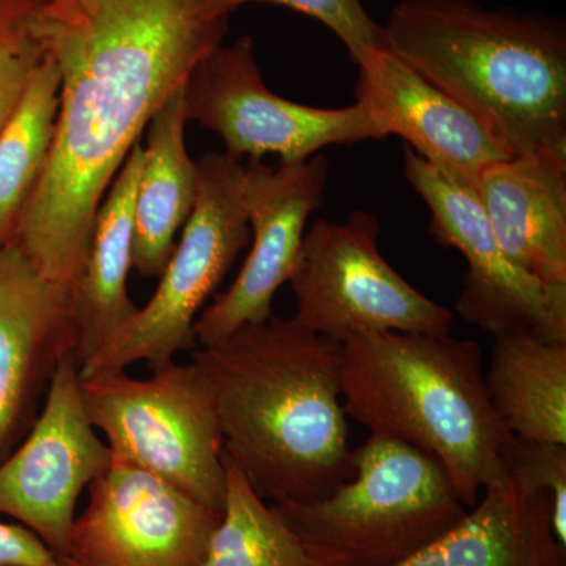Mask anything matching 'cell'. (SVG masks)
<instances>
[{
	"mask_svg": "<svg viewBox=\"0 0 566 566\" xmlns=\"http://www.w3.org/2000/svg\"><path fill=\"white\" fill-rule=\"evenodd\" d=\"M227 31L229 17L208 0L41 6L32 33L61 74V104L50 156L11 241L52 285L73 292L115 175Z\"/></svg>",
	"mask_w": 566,
	"mask_h": 566,
	"instance_id": "obj_1",
	"label": "cell"
},
{
	"mask_svg": "<svg viewBox=\"0 0 566 566\" xmlns=\"http://www.w3.org/2000/svg\"><path fill=\"white\" fill-rule=\"evenodd\" d=\"M191 359L214 395L223 452L264 501H315L353 479L342 344L271 316Z\"/></svg>",
	"mask_w": 566,
	"mask_h": 566,
	"instance_id": "obj_2",
	"label": "cell"
},
{
	"mask_svg": "<svg viewBox=\"0 0 566 566\" xmlns=\"http://www.w3.org/2000/svg\"><path fill=\"white\" fill-rule=\"evenodd\" d=\"M385 46L493 129L513 156L566 150V29L538 11L401 0Z\"/></svg>",
	"mask_w": 566,
	"mask_h": 566,
	"instance_id": "obj_3",
	"label": "cell"
},
{
	"mask_svg": "<svg viewBox=\"0 0 566 566\" xmlns=\"http://www.w3.org/2000/svg\"><path fill=\"white\" fill-rule=\"evenodd\" d=\"M346 416L427 453L464 505L505 475L513 439L491 403L480 345L450 333H363L342 342Z\"/></svg>",
	"mask_w": 566,
	"mask_h": 566,
	"instance_id": "obj_4",
	"label": "cell"
},
{
	"mask_svg": "<svg viewBox=\"0 0 566 566\" xmlns=\"http://www.w3.org/2000/svg\"><path fill=\"white\" fill-rule=\"evenodd\" d=\"M354 475L322 499L273 502L314 566H400L457 526L468 506L415 447L370 434Z\"/></svg>",
	"mask_w": 566,
	"mask_h": 566,
	"instance_id": "obj_5",
	"label": "cell"
},
{
	"mask_svg": "<svg viewBox=\"0 0 566 566\" xmlns=\"http://www.w3.org/2000/svg\"><path fill=\"white\" fill-rule=\"evenodd\" d=\"M82 379L88 419L112 453L222 512L223 436L207 376L170 360L139 379L126 370Z\"/></svg>",
	"mask_w": 566,
	"mask_h": 566,
	"instance_id": "obj_6",
	"label": "cell"
},
{
	"mask_svg": "<svg viewBox=\"0 0 566 566\" xmlns=\"http://www.w3.org/2000/svg\"><path fill=\"white\" fill-rule=\"evenodd\" d=\"M197 166L196 205L159 275L158 289L81 365V378L123 371L140 360L155 370L175 360L178 352L197 346L193 324L251 238L240 159L210 153Z\"/></svg>",
	"mask_w": 566,
	"mask_h": 566,
	"instance_id": "obj_7",
	"label": "cell"
},
{
	"mask_svg": "<svg viewBox=\"0 0 566 566\" xmlns=\"http://www.w3.org/2000/svg\"><path fill=\"white\" fill-rule=\"evenodd\" d=\"M379 237L381 223L365 211L312 223L289 281L294 322L338 344L363 333H450L453 312L390 266Z\"/></svg>",
	"mask_w": 566,
	"mask_h": 566,
	"instance_id": "obj_8",
	"label": "cell"
},
{
	"mask_svg": "<svg viewBox=\"0 0 566 566\" xmlns=\"http://www.w3.org/2000/svg\"><path fill=\"white\" fill-rule=\"evenodd\" d=\"M188 120L221 137L234 159L277 155L282 164L307 161L331 145L386 139L364 103L338 109L304 106L266 87L249 35L216 48L185 85Z\"/></svg>",
	"mask_w": 566,
	"mask_h": 566,
	"instance_id": "obj_9",
	"label": "cell"
},
{
	"mask_svg": "<svg viewBox=\"0 0 566 566\" xmlns=\"http://www.w3.org/2000/svg\"><path fill=\"white\" fill-rule=\"evenodd\" d=\"M112 450L88 419L76 353L59 360L31 430L0 463V513L59 558L69 554L82 491L109 468Z\"/></svg>",
	"mask_w": 566,
	"mask_h": 566,
	"instance_id": "obj_10",
	"label": "cell"
},
{
	"mask_svg": "<svg viewBox=\"0 0 566 566\" xmlns=\"http://www.w3.org/2000/svg\"><path fill=\"white\" fill-rule=\"evenodd\" d=\"M405 174L430 208L434 240L457 249L468 262L457 301L461 318L493 335L527 331L566 342V290L543 285L506 256L474 189L439 172L408 147Z\"/></svg>",
	"mask_w": 566,
	"mask_h": 566,
	"instance_id": "obj_11",
	"label": "cell"
},
{
	"mask_svg": "<svg viewBox=\"0 0 566 566\" xmlns=\"http://www.w3.org/2000/svg\"><path fill=\"white\" fill-rule=\"evenodd\" d=\"M87 490L66 557L84 566H202L222 512L115 453Z\"/></svg>",
	"mask_w": 566,
	"mask_h": 566,
	"instance_id": "obj_12",
	"label": "cell"
},
{
	"mask_svg": "<svg viewBox=\"0 0 566 566\" xmlns=\"http://www.w3.org/2000/svg\"><path fill=\"white\" fill-rule=\"evenodd\" d=\"M329 163L322 155L307 161L266 167L244 166V205L252 248L230 289L200 312L193 324L199 346L218 344L251 324L273 316L275 293L289 283L300 255L307 221L322 207Z\"/></svg>",
	"mask_w": 566,
	"mask_h": 566,
	"instance_id": "obj_13",
	"label": "cell"
},
{
	"mask_svg": "<svg viewBox=\"0 0 566 566\" xmlns=\"http://www.w3.org/2000/svg\"><path fill=\"white\" fill-rule=\"evenodd\" d=\"M76 353L71 293L41 275L20 244L0 248V463L36 419L59 360Z\"/></svg>",
	"mask_w": 566,
	"mask_h": 566,
	"instance_id": "obj_14",
	"label": "cell"
},
{
	"mask_svg": "<svg viewBox=\"0 0 566 566\" xmlns=\"http://www.w3.org/2000/svg\"><path fill=\"white\" fill-rule=\"evenodd\" d=\"M356 65V102L367 106L382 134L408 142L453 181L474 189L486 169L512 158L493 129L386 46L367 52Z\"/></svg>",
	"mask_w": 566,
	"mask_h": 566,
	"instance_id": "obj_15",
	"label": "cell"
},
{
	"mask_svg": "<svg viewBox=\"0 0 566 566\" xmlns=\"http://www.w3.org/2000/svg\"><path fill=\"white\" fill-rule=\"evenodd\" d=\"M474 192L506 256L566 290V150L512 156L480 175Z\"/></svg>",
	"mask_w": 566,
	"mask_h": 566,
	"instance_id": "obj_16",
	"label": "cell"
},
{
	"mask_svg": "<svg viewBox=\"0 0 566 566\" xmlns=\"http://www.w3.org/2000/svg\"><path fill=\"white\" fill-rule=\"evenodd\" d=\"M505 465V475L483 490L457 526L400 566H566L551 495L526 472Z\"/></svg>",
	"mask_w": 566,
	"mask_h": 566,
	"instance_id": "obj_17",
	"label": "cell"
},
{
	"mask_svg": "<svg viewBox=\"0 0 566 566\" xmlns=\"http://www.w3.org/2000/svg\"><path fill=\"white\" fill-rule=\"evenodd\" d=\"M142 164L144 147L137 142L96 211L87 255L71 292L80 365L137 312L129 297L128 277L133 268L134 200Z\"/></svg>",
	"mask_w": 566,
	"mask_h": 566,
	"instance_id": "obj_18",
	"label": "cell"
},
{
	"mask_svg": "<svg viewBox=\"0 0 566 566\" xmlns=\"http://www.w3.org/2000/svg\"><path fill=\"white\" fill-rule=\"evenodd\" d=\"M185 88L148 123L147 147L134 200L133 268L158 277L188 222L199 189V166L186 148Z\"/></svg>",
	"mask_w": 566,
	"mask_h": 566,
	"instance_id": "obj_19",
	"label": "cell"
},
{
	"mask_svg": "<svg viewBox=\"0 0 566 566\" xmlns=\"http://www.w3.org/2000/svg\"><path fill=\"white\" fill-rule=\"evenodd\" d=\"M485 382L515 438L566 446V342L527 331L494 335Z\"/></svg>",
	"mask_w": 566,
	"mask_h": 566,
	"instance_id": "obj_20",
	"label": "cell"
},
{
	"mask_svg": "<svg viewBox=\"0 0 566 566\" xmlns=\"http://www.w3.org/2000/svg\"><path fill=\"white\" fill-rule=\"evenodd\" d=\"M59 104L61 74L44 52L20 104L0 129V248L13 240L18 218L48 161Z\"/></svg>",
	"mask_w": 566,
	"mask_h": 566,
	"instance_id": "obj_21",
	"label": "cell"
},
{
	"mask_svg": "<svg viewBox=\"0 0 566 566\" xmlns=\"http://www.w3.org/2000/svg\"><path fill=\"white\" fill-rule=\"evenodd\" d=\"M226 501L202 566H314L271 504L223 452Z\"/></svg>",
	"mask_w": 566,
	"mask_h": 566,
	"instance_id": "obj_22",
	"label": "cell"
},
{
	"mask_svg": "<svg viewBox=\"0 0 566 566\" xmlns=\"http://www.w3.org/2000/svg\"><path fill=\"white\" fill-rule=\"evenodd\" d=\"M212 10L230 17L244 3L268 2L300 11L322 22L340 39L354 63L367 52L385 46L382 25L367 13L363 0H208Z\"/></svg>",
	"mask_w": 566,
	"mask_h": 566,
	"instance_id": "obj_23",
	"label": "cell"
},
{
	"mask_svg": "<svg viewBox=\"0 0 566 566\" xmlns=\"http://www.w3.org/2000/svg\"><path fill=\"white\" fill-rule=\"evenodd\" d=\"M506 464L526 472L551 495L553 532L566 546V446L515 438L504 449Z\"/></svg>",
	"mask_w": 566,
	"mask_h": 566,
	"instance_id": "obj_24",
	"label": "cell"
},
{
	"mask_svg": "<svg viewBox=\"0 0 566 566\" xmlns=\"http://www.w3.org/2000/svg\"><path fill=\"white\" fill-rule=\"evenodd\" d=\"M44 50L33 33L0 44V129L20 104Z\"/></svg>",
	"mask_w": 566,
	"mask_h": 566,
	"instance_id": "obj_25",
	"label": "cell"
},
{
	"mask_svg": "<svg viewBox=\"0 0 566 566\" xmlns=\"http://www.w3.org/2000/svg\"><path fill=\"white\" fill-rule=\"evenodd\" d=\"M0 566H61V558L28 527L0 523Z\"/></svg>",
	"mask_w": 566,
	"mask_h": 566,
	"instance_id": "obj_26",
	"label": "cell"
},
{
	"mask_svg": "<svg viewBox=\"0 0 566 566\" xmlns=\"http://www.w3.org/2000/svg\"><path fill=\"white\" fill-rule=\"evenodd\" d=\"M44 0H0V44L29 35Z\"/></svg>",
	"mask_w": 566,
	"mask_h": 566,
	"instance_id": "obj_27",
	"label": "cell"
},
{
	"mask_svg": "<svg viewBox=\"0 0 566 566\" xmlns=\"http://www.w3.org/2000/svg\"><path fill=\"white\" fill-rule=\"evenodd\" d=\"M61 566H84V565L77 564V562L73 560V558L61 557Z\"/></svg>",
	"mask_w": 566,
	"mask_h": 566,
	"instance_id": "obj_28",
	"label": "cell"
},
{
	"mask_svg": "<svg viewBox=\"0 0 566 566\" xmlns=\"http://www.w3.org/2000/svg\"><path fill=\"white\" fill-rule=\"evenodd\" d=\"M44 2H50V0H44Z\"/></svg>",
	"mask_w": 566,
	"mask_h": 566,
	"instance_id": "obj_29",
	"label": "cell"
}]
</instances>
